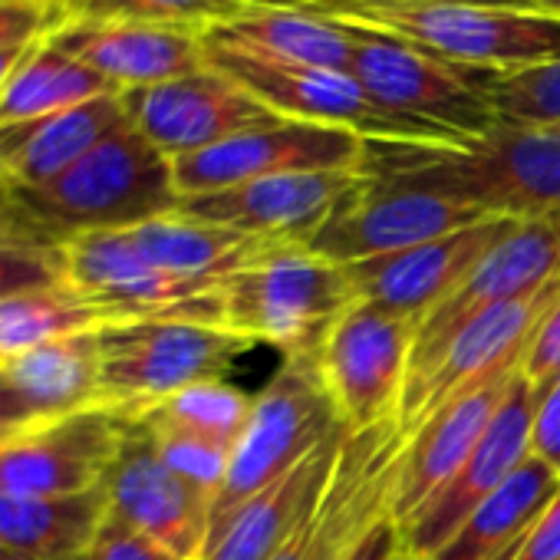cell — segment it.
Here are the masks:
<instances>
[{
    "instance_id": "603a6c76",
    "label": "cell",
    "mask_w": 560,
    "mask_h": 560,
    "mask_svg": "<svg viewBox=\"0 0 560 560\" xmlns=\"http://www.w3.org/2000/svg\"><path fill=\"white\" fill-rule=\"evenodd\" d=\"M50 40L106 77L119 93L168 83L208 67L205 34L175 27L67 21Z\"/></svg>"
},
{
    "instance_id": "7402d4cb",
    "label": "cell",
    "mask_w": 560,
    "mask_h": 560,
    "mask_svg": "<svg viewBox=\"0 0 560 560\" xmlns=\"http://www.w3.org/2000/svg\"><path fill=\"white\" fill-rule=\"evenodd\" d=\"M347 432V425L337 429L288 475L241 501L224 517L211 521L198 560H267L320 501Z\"/></svg>"
},
{
    "instance_id": "9c48e42d",
    "label": "cell",
    "mask_w": 560,
    "mask_h": 560,
    "mask_svg": "<svg viewBox=\"0 0 560 560\" xmlns=\"http://www.w3.org/2000/svg\"><path fill=\"white\" fill-rule=\"evenodd\" d=\"M406 439L399 416L347 432L320 501L267 560H347L380 521L393 517V491Z\"/></svg>"
},
{
    "instance_id": "11a10c76",
    "label": "cell",
    "mask_w": 560,
    "mask_h": 560,
    "mask_svg": "<svg viewBox=\"0 0 560 560\" xmlns=\"http://www.w3.org/2000/svg\"><path fill=\"white\" fill-rule=\"evenodd\" d=\"M77 560H93V557H90V553H83V557H77Z\"/></svg>"
},
{
    "instance_id": "ab89813d",
    "label": "cell",
    "mask_w": 560,
    "mask_h": 560,
    "mask_svg": "<svg viewBox=\"0 0 560 560\" xmlns=\"http://www.w3.org/2000/svg\"><path fill=\"white\" fill-rule=\"evenodd\" d=\"M521 373L534 383V386H550L560 376V301L553 304V311L544 317V324L537 327Z\"/></svg>"
},
{
    "instance_id": "f1b7e54d",
    "label": "cell",
    "mask_w": 560,
    "mask_h": 560,
    "mask_svg": "<svg viewBox=\"0 0 560 560\" xmlns=\"http://www.w3.org/2000/svg\"><path fill=\"white\" fill-rule=\"evenodd\" d=\"M560 475L547 468L540 458L527 455L524 465L491 494L485 498L468 521L455 530V537L435 550L429 560H498L504 557L544 514V508L557 498Z\"/></svg>"
},
{
    "instance_id": "ee69618b",
    "label": "cell",
    "mask_w": 560,
    "mask_h": 560,
    "mask_svg": "<svg viewBox=\"0 0 560 560\" xmlns=\"http://www.w3.org/2000/svg\"><path fill=\"white\" fill-rule=\"evenodd\" d=\"M37 422H40V416L31 409V402L21 396V389L11 383L4 363H0V429H27Z\"/></svg>"
},
{
    "instance_id": "74e56055",
    "label": "cell",
    "mask_w": 560,
    "mask_h": 560,
    "mask_svg": "<svg viewBox=\"0 0 560 560\" xmlns=\"http://www.w3.org/2000/svg\"><path fill=\"white\" fill-rule=\"evenodd\" d=\"M67 21H70V14L63 4H40V0H0V47L47 40Z\"/></svg>"
},
{
    "instance_id": "681fc988",
    "label": "cell",
    "mask_w": 560,
    "mask_h": 560,
    "mask_svg": "<svg viewBox=\"0 0 560 560\" xmlns=\"http://www.w3.org/2000/svg\"><path fill=\"white\" fill-rule=\"evenodd\" d=\"M0 560H24V557H21V553H14L4 540H0Z\"/></svg>"
},
{
    "instance_id": "7a4b0ae2",
    "label": "cell",
    "mask_w": 560,
    "mask_h": 560,
    "mask_svg": "<svg viewBox=\"0 0 560 560\" xmlns=\"http://www.w3.org/2000/svg\"><path fill=\"white\" fill-rule=\"evenodd\" d=\"M172 159L132 122L109 132L44 188H18V208L54 241L93 231H129L178 211Z\"/></svg>"
},
{
    "instance_id": "ba28073f",
    "label": "cell",
    "mask_w": 560,
    "mask_h": 560,
    "mask_svg": "<svg viewBox=\"0 0 560 560\" xmlns=\"http://www.w3.org/2000/svg\"><path fill=\"white\" fill-rule=\"evenodd\" d=\"M205 63L224 73L228 80H234L237 86H244L254 100H260L270 113L284 119L350 129L370 142H439V145L468 142L448 129L383 109L363 93V86L350 73L260 60L221 47L208 37H205Z\"/></svg>"
},
{
    "instance_id": "6da1fadb",
    "label": "cell",
    "mask_w": 560,
    "mask_h": 560,
    "mask_svg": "<svg viewBox=\"0 0 560 560\" xmlns=\"http://www.w3.org/2000/svg\"><path fill=\"white\" fill-rule=\"evenodd\" d=\"M366 175L517 221L560 211V136L508 129L458 142H370Z\"/></svg>"
},
{
    "instance_id": "4fadbf2b",
    "label": "cell",
    "mask_w": 560,
    "mask_h": 560,
    "mask_svg": "<svg viewBox=\"0 0 560 560\" xmlns=\"http://www.w3.org/2000/svg\"><path fill=\"white\" fill-rule=\"evenodd\" d=\"M560 277V211L521 221L462 284L422 320L409 360L406 386L422 380L452 347V340L501 304L521 301Z\"/></svg>"
},
{
    "instance_id": "8992f818",
    "label": "cell",
    "mask_w": 560,
    "mask_h": 560,
    "mask_svg": "<svg viewBox=\"0 0 560 560\" xmlns=\"http://www.w3.org/2000/svg\"><path fill=\"white\" fill-rule=\"evenodd\" d=\"M337 429H343V419L320 376L317 350L291 353L254 396L250 416L231 448L228 478L211 504V521L288 475Z\"/></svg>"
},
{
    "instance_id": "8fae6325",
    "label": "cell",
    "mask_w": 560,
    "mask_h": 560,
    "mask_svg": "<svg viewBox=\"0 0 560 560\" xmlns=\"http://www.w3.org/2000/svg\"><path fill=\"white\" fill-rule=\"evenodd\" d=\"M419 327L422 320L357 301L320 343V376L350 432L399 416Z\"/></svg>"
},
{
    "instance_id": "d6a6232c",
    "label": "cell",
    "mask_w": 560,
    "mask_h": 560,
    "mask_svg": "<svg viewBox=\"0 0 560 560\" xmlns=\"http://www.w3.org/2000/svg\"><path fill=\"white\" fill-rule=\"evenodd\" d=\"M307 8V0H70V21L93 24H149L208 34L250 11Z\"/></svg>"
},
{
    "instance_id": "7c38bea8",
    "label": "cell",
    "mask_w": 560,
    "mask_h": 560,
    "mask_svg": "<svg viewBox=\"0 0 560 560\" xmlns=\"http://www.w3.org/2000/svg\"><path fill=\"white\" fill-rule=\"evenodd\" d=\"M370 139L337 126L277 119L195 155L172 159L182 198L294 172H366Z\"/></svg>"
},
{
    "instance_id": "cb8c5ba5",
    "label": "cell",
    "mask_w": 560,
    "mask_h": 560,
    "mask_svg": "<svg viewBox=\"0 0 560 560\" xmlns=\"http://www.w3.org/2000/svg\"><path fill=\"white\" fill-rule=\"evenodd\" d=\"M517 373L521 370L494 376L491 383L442 406L416 432H409L406 452L399 462L396 491H393V521L396 524L409 521L455 475V468L481 442L494 412L508 399V389Z\"/></svg>"
},
{
    "instance_id": "30bf717a",
    "label": "cell",
    "mask_w": 560,
    "mask_h": 560,
    "mask_svg": "<svg viewBox=\"0 0 560 560\" xmlns=\"http://www.w3.org/2000/svg\"><path fill=\"white\" fill-rule=\"evenodd\" d=\"M67 284L113 320H195L224 327L221 284L175 277L152 264L129 231H93L70 237Z\"/></svg>"
},
{
    "instance_id": "277c9868",
    "label": "cell",
    "mask_w": 560,
    "mask_h": 560,
    "mask_svg": "<svg viewBox=\"0 0 560 560\" xmlns=\"http://www.w3.org/2000/svg\"><path fill=\"white\" fill-rule=\"evenodd\" d=\"M100 406L139 419L162 399L224 380L257 343L195 320H113L96 327Z\"/></svg>"
},
{
    "instance_id": "9a60e30c",
    "label": "cell",
    "mask_w": 560,
    "mask_h": 560,
    "mask_svg": "<svg viewBox=\"0 0 560 560\" xmlns=\"http://www.w3.org/2000/svg\"><path fill=\"white\" fill-rule=\"evenodd\" d=\"M485 218L491 214H485L481 208L432 191L383 185L366 175L363 185L347 195L340 208L307 241V250L350 267L455 234Z\"/></svg>"
},
{
    "instance_id": "4316f807",
    "label": "cell",
    "mask_w": 560,
    "mask_h": 560,
    "mask_svg": "<svg viewBox=\"0 0 560 560\" xmlns=\"http://www.w3.org/2000/svg\"><path fill=\"white\" fill-rule=\"evenodd\" d=\"M208 40L273 60V63H298L317 70L350 73L353 63V40L350 34L327 14L311 8H264L250 11L224 27L205 34Z\"/></svg>"
},
{
    "instance_id": "c3c4849f",
    "label": "cell",
    "mask_w": 560,
    "mask_h": 560,
    "mask_svg": "<svg viewBox=\"0 0 560 560\" xmlns=\"http://www.w3.org/2000/svg\"><path fill=\"white\" fill-rule=\"evenodd\" d=\"M530 8H540V11H550V14H560V0H527Z\"/></svg>"
},
{
    "instance_id": "e0dca14e",
    "label": "cell",
    "mask_w": 560,
    "mask_h": 560,
    "mask_svg": "<svg viewBox=\"0 0 560 560\" xmlns=\"http://www.w3.org/2000/svg\"><path fill=\"white\" fill-rule=\"evenodd\" d=\"M557 301H560V277L547 280L540 291L501 304L491 314L468 324L452 340L445 357L422 380L402 389L399 425L406 429V435L416 432L429 416H435L442 406L455 402L458 396L491 383L501 373L521 370L537 327L544 324V317L553 311Z\"/></svg>"
},
{
    "instance_id": "836d02e7",
    "label": "cell",
    "mask_w": 560,
    "mask_h": 560,
    "mask_svg": "<svg viewBox=\"0 0 560 560\" xmlns=\"http://www.w3.org/2000/svg\"><path fill=\"white\" fill-rule=\"evenodd\" d=\"M254 399L224 383V380H208V383H195L168 399H162L159 406L145 409L139 419L149 425H162V429H178V432H191L221 445L237 442L247 416H250Z\"/></svg>"
},
{
    "instance_id": "8d00e7d4",
    "label": "cell",
    "mask_w": 560,
    "mask_h": 560,
    "mask_svg": "<svg viewBox=\"0 0 560 560\" xmlns=\"http://www.w3.org/2000/svg\"><path fill=\"white\" fill-rule=\"evenodd\" d=\"M142 422V419H139ZM152 439L159 455L168 462V468H175L188 485H195L211 504L228 478V465H231V445L191 435V432H178V429H162V425H149L142 422Z\"/></svg>"
},
{
    "instance_id": "bcb514c9",
    "label": "cell",
    "mask_w": 560,
    "mask_h": 560,
    "mask_svg": "<svg viewBox=\"0 0 560 560\" xmlns=\"http://www.w3.org/2000/svg\"><path fill=\"white\" fill-rule=\"evenodd\" d=\"M21 214V208H18V188H14V182L0 172V224H8V221H14Z\"/></svg>"
},
{
    "instance_id": "b9f144b4",
    "label": "cell",
    "mask_w": 560,
    "mask_h": 560,
    "mask_svg": "<svg viewBox=\"0 0 560 560\" xmlns=\"http://www.w3.org/2000/svg\"><path fill=\"white\" fill-rule=\"evenodd\" d=\"M498 560H560V491L530 530Z\"/></svg>"
},
{
    "instance_id": "5bb4252c",
    "label": "cell",
    "mask_w": 560,
    "mask_h": 560,
    "mask_svg": "<svg viewBox=\"0 0 560 560\" xmlns=\"http://www.w3.org/2000/svg\"><path fill=\"white\" fill-rule=\"evenodd\" d=\"M544 389L547 386H534L524 373L514 376L508 399L494 412L481 442L409 521L396 524L406 553L429 560L455 537V530L468 521V514L524 465V458L530 455V429Z\"/></svg>"
},
{
    "instance_id": "ac0fdd59",
    "label": "cell",
    "mask_w": 560,
    "mask_h": 560,
    "mask_svg": "<svg viewBox=\"0 0 560 560\" xmlns=\"http://www.w3.org/2000/svg\"><path fill=\"white\" fill-rule=\"evenodd\" d=\"M122 106L129 122L168 159L195 155L224 139L284 119L211 67L168 83L126 90Z\"/></svg>"
},
{
    "instance_id": "f546056e",
    "label": "cell",
    "mask_w": 560,
    "mask_h": 560,
    "mask_svg": "<svg viewBox=\"0 0 560 560\" xmlns=\"http://www.w3.org/2000/svg\"><path fill=\"white\" fill-rule=\"evenodd\" d=\"M11 383L47 419H63L100 406V343L96 330L73 334L4 363Z\"/></svg>"
},
{
    "instance_id": "484cf974",
    "label": "cell",
    "mask_w": 560,
    "mask_h": 560,
    "mask_svg": "<svg viewBox=\"0 0 560 560\" xmlns=\"http://www.w3.org/2000/svg\"><path fill=\"white\" fill-rule=\"evenodd\" d=\"M129 234L152 264H159L162 270L175 277L198 280V284H221L231 273L273 260L284 250L304 247V244L270 241V237L218 228V224H201L178 211L145 221L139 228H129Z\"/></svg>"
},
{
    "instance_id": "f5cc1de1",
    "label": "cell",
    "mask_w": 560,
    "mask_h": 560,
    "mask_svg": "<svg viewBox=\"0 0 560 560\" xmlns=\"http://www.w3.org/2000/svg\"><path fill=\"white\" fill-rule=\"evenodd\" d=\"M40 4H63V8H67V4H70V0H40Z\"/></svg>"
},
{
    "instance_id": "f907efd6",
    "label": "cell",
    "mask_w": 560,
    "mask_h": 560,
    "mask_svg": "<svg viewBox=\"0 0 560 560\" xmlns=\"http://www.w3.org/2000/svg\"><path fill=\"white\" fill-rule=\"evenodd\" d=\"M27 429H31V425H27ZM18 432H24V429H0V445H4L8 439H14Z\"/></svg>"
},
{
    "instance_id": "d6986e66",
    "label": "cell",
    "mask_w": 560,
    "mask_h": 560,
    "mask_svg": "<svg viewBox=\"0 0 560 560\" xmlns=\"http://www.w3.org/2000/svg\"><path fill=\"white\" fill-rule=\"evenodd\" d=\"M366 172H294L254 178L234 188L188 195L178 201V214L218 224L270 241L304 244L340 208L347 195L363 185Z\"/></svg>"
},
{
    "instance_id": "3957f363",
    "label": "cell",
    "mask_w": 560,
    "mask_h": 560,
    "mask_svg": "<svg viewBox=\"0 0 560 560\" xmlns=\"http://www.w3.org/2000/svg\"><path fill=\"white\" fill-rule=\"evenodd\" d=\"M317 14L353 21L416 44L448 63L517 73L560 60V14L508 4L416 0V4H360V0H311Z\"/></svg>"
},
{
    "instance_id": "83f0119b",
    "label": "cell",
    "mask_w": 560,
    "mask_h": 560,
    "mask_svg": "<svg viewBox=\"0 0 560 560\" xmlns=\"http://www.w3.org/2000/svg\"><path fill=\"white\" fill-rule=\"evenodd\" d=\"M106 514V485L54 498L0 494V540L24 560H77L90 553Z\"/></svg>"
},
{
    "instance_id": "7dc6e473",
    "label": "cell",
    "mask_w": 560,
    "mask_h": 560,
    "mask_svg": "<svg viewBox=\"0 0 560 560\" xmlns=\"http://www.w3.org/2000/svg\"><path fill=\"white\" fill-rule=\"evenodd\" d=\"M311 4V0H307ZM360 4H416V0H360ZM462 4H508V8H530L527 0H462Z\"/></svg>"
},
{
    "instance_id": "816d5d0a",
    "label": "cell",
    "mask_w": 560,
    "mask_h": 560,
    "mask_svg": "<svg viewBox=\"0 0 560 560\" xmlns=\"http://www.w3.org/2000/svg\"><path fill=\"white\" fill-rule=\"evenodd\" d=\"M393 560H422V557H412V553H406V550H399V553H396Z\"/></svg>"
},
{
    "instance_id": "db71d44e",
    "label": "cell",
    "mask_w": 560,
    "mask_h": 560,
    "mask_svg": "<svg viewBox=\"0 0 560 560\" xmlns=\"http://www.w3.org/2000/svg\"><path fill=\"white\" fill-rule=\"evenodd\" d=\"M547 132H557V136H560V126H550V129H547Z\"/></svg>"
},
{
    "instance_id": "e575fe53",
    "label": "cell",
    "mask_w": 560,
    "mask_h": 560,
    "mask_svg": "<svg viewBox=\"0 0 560 560\" xmlns=\"http://www.w3.org/2000/svg\"><path fill=\"white\" fill-rule=\"evenodd\" d=\"M67 284V250L24 211L0 224V301Z\"/></svg>"
},
{
    "instance_id": "1f68e13d",
    "label": "cell",
    "mask_w": 560,
    "mask_h": 560,
    "mask_svg": "<svg viewBox=\"0 0 560 560\" xmlns=\"http://www.w3.org/2000/svg\"><path fill=\"white\" fill-rule=\"evenodd\" d=\"M96 327H103V314L70 284L8 298L0 301V363Z\"/></svg>"
},
{
    "instance_id": "d4e9b609",
    "label": "cell",
    "mask_w": 560,
    "mask_h": 560,
    "mask_svg": "<svg viewBox=\"0 0 560 560\" xmlns=\"http://www.w3.org/2000/svg\"><path fill=\"white\" fill-rule=\"evenodd\" d=\"M126 122L122 93L63 113L8 122L0 126V172L14 182V188H44Z\"/></svg>"
},
{
    "instance_id": "44dd1931",
    "label": "cell",
    "mask_w": 560,
    "mask_h": 560,
    "mask_svg": "<svg viewBox=\"0 0 560 560\" xmlns=\"http://www.w3.org/2000/svg\"><path fill=\"white\" fill-rule=\"evenodd\" d=\"M517 224V218L491 214L471 228L425 241L419 247L350 264V277L360 301L399 317L425 320Z\"/></svg>"
},
{
    "instance_id": "5b68a950",
    "label": "cell",
    "mask_w": 560,
    "mask_h": 560,
    "mask_svg": "<svg viewBox=\"0 0 560 560\" xmlns=\"http://www.w3.org/2000/svg\"><path fill=\"white\" fill-rule=\"evenodd\" d=\"M221 301L228 330L291 357L320 350L360 294L350 267L294 247L221 280Z\"/></svg>"
},
{
    "instance_id": "4dcf8cb0",
    "label": "cell",
    "mask_w": 560,
    "mask_h": 560,
    "mask_svg": "<svg viewBox=\"0 0 560 560\" xmlns=\"http://www.w3.org/2000/svg\"><path fill=\"white\" fill-rule=\"evenodd\" d=\"M116 93L119 90L106 77H100L67 50H60L47 37L24 57L18 73L0 90V126L63 113L80 103L116 96Z\"/></svg>"
},
{
    "instance_id": "f35d334b",
    "label": "cell",
    "mask_w": 560,
    "mask_h": 560,
    "mask_svg": "<svg viewBox=\"0 0 560 560\" xmlns=\"http://www.w3.org/2000/svg\"><path fill=\"white\" fill-rule=\"evenodd\" d=\"M90 557L93 560H182L165 544L129 527L126 521H119L113 514H106V521L90 547Z\"/></svg>"
},
{
    "instance_id": "2e32d148",
    "label": "cell",
    "mask_w": 560,
    "mask_h": 560,
    "mask_svg": "<svg viewBox=\"0 0 560 560\" xmlns=\"http://www.w3.org/2000/svg\"><path fill=\"white\" fill-rule=\"evenodd\" d=\"M129 425L119 409L93 406L18 432L0 445V494L54 498L100 488Z\"/></svg>"
},
{
    "instance_id": "d590c367",
    "label": "cell",
    "mask_w": 560,
    "mask_h": 560,
    "mask_svg": "<svg viewBox=\"0 0 560 560\" xmlns=\"http://www.w3.org/2000/svg\"><path fill=\"white\" fill-rule=\"evenodd\" d=\"M498 126L550 129L560 126V60L501 73L488 90Z\"/></svg>"
},
{
    "instance_id": "60d3db41",
    "label": "cell",
    "mask_w": 560,
    "mask_h": 560,
    "mask_svg": "<svg viewBox=\"0 0 560 560\" xmlns=\"http://www.w3.org/2000/svg\"><path fill=\"white\" fill-rule=\"evenodd\" d=\"M530 455L560 475V376L544 389L530 429Z\"/></svg>"
},
{
    "instance_id": "f6af8a7d",
    "label": "cell",
    "mask_w": 560,
    "mask_h": 560,
    "mask_svg": "<svg viewBox=\"0 0 560 560\" xmlns=\"http://www.w3.org/2000/svg\"><path fill=\"white\" fill-rule=\"evenodd\" d=\"M37 44H40V40H37ZM37 44H11V47H0V90L8 86V80L18 73V67L24 63V57H27Z\"/></svg>"
},
{
    "instance_id": "7bdbcfd3",
    "label": "cell",
    "mask_w": 560,
    "mask_h": 560,
    "mask_svg": "<svg viewBox=\"0 0 560 560\" xmlns=\"http://www.w3.org/2000/svg\"><path fill=\"white\" fill-rule=\"evenodd\" d=\"M402 550V540H399V527L393 517L380 521L350 553L347 560H393L396 553Z\"/></svg>"
},
{
    "instance_id": "52a82bcc",
    "label": "cell",
    "mask_w": 560,
    "mask_h": 560,
    "mask_svg": "<svg viewBox=\"0 0 560 560\" xmlns=\"http://www.w3.org/2000/svg\"><path fill=\"white\" fill-rule=\"evenodd\" d=\"M353 40L350 77L383 109L478 139L498 126L488 90L501 73L448 63L416 44L334 18Z\"/></svg>"
},
{
    "instance_id": "ffe728a7",
    "label": "cell",
    "mask_w": 560,
    "mask_h": 560,
    "mask_svg": "<svg viewBox=\"0 0 560 560\" xmlns=\"http://www.w3.org/2000/svg\"><path fill=\"white\" fill-rule=\"evenodd\" d=\"M103 485L113 517L155 537L182 560H198L211 524V501L168 468L139 419H132Z\"/></svg>"
}]
</instances>
